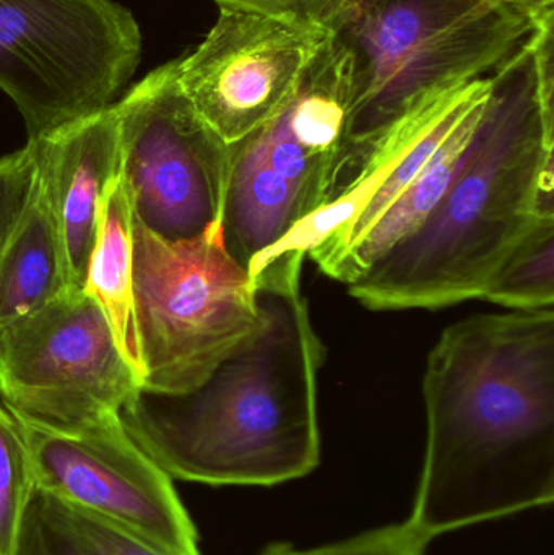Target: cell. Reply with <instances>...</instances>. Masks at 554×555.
<instances>
[{
	"label": "cell",
	"instance_id": "1",
	"mask_svg": "<svg viewBox=\"0 0 554 555\" xmlns=\"http://www.w3.org/2000/svg\"><path fill=\"white\" fill-rule=\"evenodd\" d=\"M425 460L407 527L431 543L554 501V309L448 326L423 377Z\"/></svg>",
	"mask_w": 554,
	"mask_h": 555
},
{
	"label": "cell",
	"instance_id": "2",
	"mask_svg": "<svg viewBox=\"0 0 554 555\" xmlns=\"http://www.w3.org/2000/svg\"><path fill=\"white\" fill-rule=\"evenodd\" d=\"M305 259L280 254L250 276L256 328L201 385L179 393L140 387L120 410L124 429L172 479L267 488L318 468L325 346L302 294Z\"/></svg>",
	"mask_w": 554,
	"mask_h": 555
},
{
	"label": "cell",
	"instance_id": "3",
	"mask_svg": "<svg viewBox=\"0 0 554 555\" xmlns=\"http://www.w3.org/2000/svg\"><path fill=\"white\" fill-rule=\"evenodd\" d=\"M554 15L493 72L480 119L418 230L348 284L371 310L480 299L537 217H554Z\"/></svg>",
	"mask_w": 554,
	"mask_h": 555
},
{
	"label": "cell",
	"instance_id": "4",
	"mask_svg": "<svg viewBox=\"0 0 554 555\" xmlns=\"http://www.w3.org/2000/svg\"><path fill=\"white\" fill-rule=\"evenodd\" d=\"M537 23L507 0H358L331 33L350 59L351 88L327 202L403 117L493 74Z\"/></svg>",
	"mask_w": 554,
	"mask_h": 555
},
{
	"label": "cell",
	"instance_id": "5",
	"mask_svg": "<svg viewBox=\"0 0 554 555\" xmlns=\"http://www.w3.org/2000/svg\"><path fill=\"white\" fill-rule=\"evenodd\" d=\"M350 88V59L328 35L285 106L230 143L221 230L247 272L327 202L347 140Z\"/></svg>",
	"mask_w": 554,
	"mask_h": 555
},
{
	"label": "cell",
	"instance_id": "6",
	"mask_svg": "<svg viewBox=\"0 0 554 555\" xmlns=\"http://www.w3.org/2000/svg\"><path fill=\"white\" fill-rule=\"evenodd\" d=\"M133 306L142 387L201 385L256 328V287L228 253L221 227L166 243L133 221Z\"/></svg>",
	"mask_w": 554,
	"mask_h": 555
},
{
	"label": "cell",
	"instance_id": "7",
	"mask_svg": "<svg viewBox=\"0 0 554 555\" xmlns=\"http://www.w3.org/2000/svg\"><path fill=\"white\" fill-rule=\"evenodd\" d=\"M140 55L137 20L114 0H0V90L28 140L113 106Z\"/></svg>",
	"mask_w": 554,
	"mask_h": 555
},
{
	"label": "cell",
	"instance_id": "8",
	"mask_svg": "<svg viewBox=\"0 0 554 555\" xmlns=\"http://www.w3.org/2000/svg\"><path fill=\"white\" fill-rule=\"evenodd\" d=\"M114 109L119 175L133 221L166 243L195 240L221 227L230 143L185 96L178 61L150 72Z\"/></svg>",
	"mask_w": 554,
	"mask_h": 555
},
{
	"label": "cell",
	"instance_id": "9",
	"mask_svg": "<svg viewBox=\"0 0 554 555\" xmlns=\"http://www.w3.org/2000/svg\"><path fill=\"white\" fill-rule=\"evenodd\" d=\"M140 387L85 289L0 326V395L16 420L62 433L91 429L120 420Z\"/></svg>",
	"mask_w": 554,
	"mask_h": 555
},
{
	"label": "cell",
	"instance_id": "10",
	"mask_svg": "<svg viewBox=\"0 0 554 555\" xmlns=\"http://www.w3.org/2000/svg\"><path fill=\"white\" fill-rule=\"evenodd\" d=\"M20 424L42 494L104 518L166 554L202 555L197 528L171 476L133 442L120 420L77 433Z\"/></svg>",
	"mask_w": 554,
	"mask_h": 555
},
{
	"label": "cell",
	"instance_id": "11",
	"mask_svg": "<svg viewBox=\"0 0 554 555\" xmlns=\"http://www.w3.org/2000/svg\"><path fill=\"white\" fill-rule=\"evenodd\" d=\"M327 36L260 13L220 9L204 41L178 59L179 85L202 119L234 143L285 106Z\"/></svg>",
	"mask_w": 554,
	"mask_h": 555
},
{
	"label": "cell",
	"instance_id": "12",
	"mask_svg": "<svg viewBox=\"0 0 554 555\" xmlns=\"http://www.w3.org/2000/svg\"><path fill=\"white\" fill-rule=\"evenodd\" d=\"M28 142L35 145L39 189L61 234L70 291H83L96 246L101 204L120 172L114 104Z\"/></svg>",
	"mask_w": 554,
	"mask_h": 555
},
{
	"label": "cell",
	"instance_id": "13",
	"mask_svg": "<svg viewBox=\"0 0 554 555\" xmlns=\"http://www.w3.org/2000/svg\"><path fill=\"white\" fill-rule=\"evenodd\" d=\"M70 291L61 234L36 179L35 194L0 256V326Z\"/></svg>",
	"mask_w": 554,
	"mask_h": 555
},
{
	"label": "cell",
	"instance_id": "14",
	"mask_svg": "<svg viewBox=\"0 0 554 555\" xmlns=\"http://www.w3.org/2000/svg\"><path fill=\"white\" fill-rule=\"evenodd\" d=\"M85 291L100 304L124 358L142 380L133 306V215L120 175L101 204L96 246L88 263Z\"/></svg>",
	"mask_w": 554,
	"mask_h": 555
},
{
	"label": "cell",
	"instance_id": "15",
	"mask_svg": "<svg viewBox=\"0 0 554 555\" xmlns=\"http://www.w3.org/2000/svg\"><path fill=\"white\" fill-rule=\"evenodd\" d=\"M484 106L471 114L446 139L422 172L374 221L368 233L345 254L344 259L332 272V280L340 281L348 286L366 273L396 244L422 227L423 221L429 217L433 208L438 205L446 189L451 184L458 171L459 159L480 119Z\"/></svg>",
	"mask_w": 554,
	"mask_h": 555
},
{
	"label": "cell",
	"instance_id": "16",
	"mask_svg": "<svg viewBox=\"0 0 554 555\" xmlns=\"http://www.w3.org/2000/svg\"><path fill=\"white\" fill-rule=\"evenodd\" d=\"M480 299L511 310L554 304V217H537L485 286Z\"/></svg>",
	"mask_w": 554,
	"mask_h": 555
},
{
	"label": "cell",
	"instance_id": "17",
	"mask_svg": "<svg viewBox=\"0 0 554 555\" xmlns=\"http://www.w3.org/2000/svg\"><path fill=\"white\" fill-rule=\"evenodd\" d=\"M35 492L31 455L22 424L0 406V555H16Z\"/></svg>",
	"mask_w": 554,
	"mask_h": 555
},
{
	"label": "cell",
	"instance_id": "18",
	"mask_svg": "<svg viewBox=\"0 0 554 555\" xmlns=\"http://www.w3.org/2000/svg\"><path fill=\"white\" fill-rule=\"evenodd\" d=\"M426 547L428 543L402 524L364 531L308 550H299L288 543H273L257 555H425Z\"/></svg>",
	"mask_w": 554,
	"mask_h": 555
},
{
	"label": "cell",
	"instance_id": "19",
	"mask_svg": "<svg viewBox=\"0 0 554 555\" xmlns=\"http://www.w3.org/2000/svg\"><path fill=\"white\" fill-rule=\"evenodd\" d=\"M16 555H93L65 524L48 495L36 489Z\"/></svg>",
	"mask_w": 554,
	"mask_h": 555
},
{
	"label": "cell",
	"instance_id": "20",
	"mask_svg": "<svg viewBox=\"0 0 554 555\" xmlns=\"http://www.w3.org/2000/svg\"><path fill=\"white\" fill-rule=\"evenodd\" d=\"M220 9L260 13L299 28L331 35L358 0H211Z\"/></svg>",
	"mask_w": 554,
	"mask_h": 555
},
{
	"label": "cell",
	"instance_id": "21",
	"mask_svg": "<svg viewBox=\"0 0 554 555\" xmlns=\"http://www.w3.org/2000/svg\"><path fill=\"white\" fill-rule=\"evenodd\" d=\"M36 176L38 168L31 142L20 152L0 158V256L31 202Z\"/></svg>",
	"mask_w": 554,
	"mask_h": 555
},
{
	"label": "cell",
	"instance_id": "22",
	"mask_svg": "<svg viewBox=\"0 0 554 555\" xmlns=\"http://www.w3.org/2000/svg\"><path fill=\"white\" fill-rule=\"evenodd\" d=\"M51 501L65 524L81 538L93 555H169L90 512L68 507L54 499Z\"/></svg>",
	"mask_w": 554,
	"mask_h": 555
},
{
	"label": "cell",
	"instance_id": "23",
	"mask_svg": "<svg viewBox=\"0 0 554 555\" xmlns=\"http://www.w3.org/2000/svg\"><path fill=\"white\" fill-rule=\"evenodd\" d=\"M507 2L526 12L536 22L554 15V0H507Z\"/></svg>",
	"mask_w": 554,
	"mask_h": 555
}]
</instances>
